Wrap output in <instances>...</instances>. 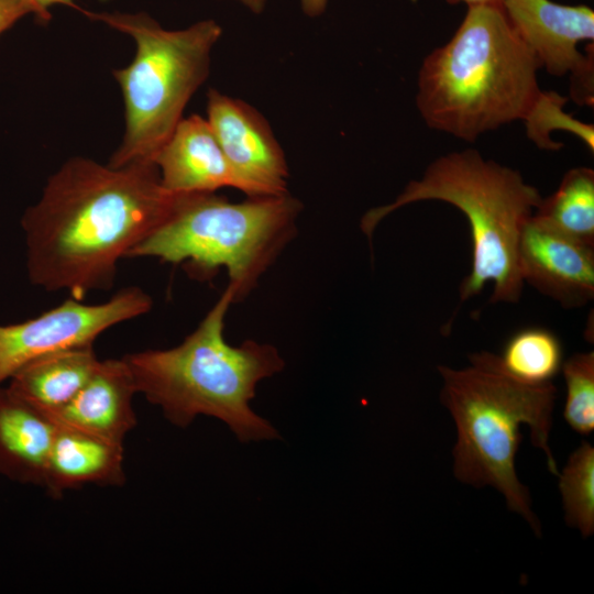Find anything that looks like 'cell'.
<instances>
[{"label": "cell", "instance_id": "6da1fadb", "mask_svg": "<svg viewBox=\"0 0 594 594\" xmlns=\"http://www.w3.org/2000/svg\"><path fill=\"white\" fill-rule=\"evenodd\" d=\"M176 195L152 162L68 160L22 218L30 280L78 300L111 288L119 260L164 220Z\"/></svg>", "mask_w": 594, "mask_h": 594}, {"label": "cell", "instance_id": "7a4b0ae2", "mask_svg": "<svg viewBox=\"0 0 594 594\" xmlns=\"http://www.w3.org/2000/svg\"><path fill=\"white\" fill-rule=\"evenodd\" d=\"M540 67L502 3L470 6L450 41L424 59L417 108L431 129L473 142L526 118L541 92Z\"/></svg>", "mask_w": 594, "mask_h": 594}, {"label": "cell", "instance_id": "3957f363", "mask_svg": "<svg viewBox=\"0 0 594 594\" xmlns=\"http://www.w3.org/2000/svg\"><path fill=\"white\" fill-rule=\"evenodd\" d=\"M232 302L228 285L182 343L133 352L123 359L136 393L160 407L172 425L186 428L204 415L224 422L243 443L278 439L277 430L250 407V402L257 384L282 372L285 362L270 343L227 342L224 319Z\"/></svg>", "mask_w": 594, "mask_h": 594}, {"label": "cell", "instance_id": "277c9868", "mask_svg": "<svg viewBox=\"0 0 594 594\" xmlns=\"http://www.w3.org/2000/svg\"><path fill=\"white\" fill-rule=\"evenodd\" d=\"M470 361L471 366L461 370L438 366L443 380L440 400L457 428L454 475L464 484L496 488L508 509L540 536L541 526L531 509L529 490L517 476L515 458L522 440L520 426L527 425L549 471L559 475L549 446L557 388L551 382L535 385L516 380L487 351L472 354Z\"/></svg>", "mask_w": 594, "mask_h": 594}, {"label": "cell", "instance_id": "5b68a950", "mask_svg": "<svg viewBox=\"0 0 594 594\" xmlns=\"http://www.w3.org/2000/svg\"><path fill=\"white\" fill-rule=\"evenodd\" d=\"M424 200L448 202L469 221L472 267L460 286V302L479 295L488 283H493L491 302H517L524 287L518 266L519 237L522 224L542 200L539 190L518 170L468 148L438 157L393 202L366 211L361 230L371 238L386 216Z\"/></svg>", "mask_w": 594, "mask_h": 594}, {"label": "cell", "instance_id": "8992f818", "mask_svg": "<svg viewBox=\"0 0 594 594\" xmlns=\"http://www.w3.org/2000/svg\"><path fill=\"white\" fill-rule=\"evenodd\" d=\"M301 204L289 193L231 202L216 193L177 194L164 220L128 254L182 265L190 277L229 275L244 299L296 237Z\"/></svg>", "mask_w": 594, "mask_h": 594}, {"label": "cell", "instance_id": "52a82bcc", "mask_svg": "<svg viewBox=\"0 0 594 594\" xmlns=\"http://www.w3.org/2000/svg\"><path fill=\"white\" fill-rule=\"evenodd\" d=\"M84 13L129 34L135 43L133 61L113 70L124 100L125 132L108 165L153 163L208 77L210 54L222 29L215 20H204L170 31L146 13Z\"/></svg>", "mask_w": 594, "mask_h": 594}, {"label": "cell", "instance_id": "ba28073f", "mask_svg": "<svg viewBox=\"0 0 594 594\" xmlns=\"http://www.w3.org/2000/svg\"><path fill=\"white\" fill-rule=\"evenodd\" d=\"M153 300L139 287H125L100 304L73 297L40 316L0 326V385L29 363L59 351L92 345L109 328L147 314Z\"/></svg>", "mask_w": 594, "mask_h": 594}, {"label": "cell", "instance_id": "9c48e42d", "mask_svg": "<svg viewBox=\"0 0 594 594\" xmlns=\"http://www.w3.org/2000/svg\"><path fill=\"white\" fill-rule=\"evenodd\" d=\"M512 26L552 76H571V96L579 105L593 103V44L587 55L578 50L593 42L594 11L550 0H502Z\"/></svg>", "mask_w": 594, "mask_h": 594}, {"label": "cell", "instance_id": "30bf717a", "mask_svg": "<svg viewBox=\"0 0 594 594\" xmlns=\"http://www.w3.org/2000/svg\"><path fill=\"white\" fill-rule=\"evenodd\" d=\"M207 120L233 176L248 197L287 194L288 166L268 122L249 103L210 89Z\"/></svg>", "mask_w": 594, "mask_h": 594}, {"label": "cell", "instance_id": "8fae6325", "mask_svg": "<svg viewBox=\"0 0 594 594\" xmlns=\"http://www.w3.org/2000/svg\"><path fill=\"white\" fill-rule=\"evenodd\" d=\"M521 278L564 308L583 307L594 297V246L570 238L534 215L518 243Z\"/></svg>", "mask_w": 594, "mask_h": 594}, {"label": "cell", "instance_id": "7c38bea8", "mask_svg": "<svg viewBox=\"0 0 594 594\" xmlns=\"http://www.w3.org/2000/svg\"><path fill=\"white\" fill-rule=\"evenodd\" d=\"M136 388L130 369L121 359L100 360L85 386L65 406L46 414L56 425L123 444L136 426L132 406Z\"/></svg>", "mask_w": 594, "mask_h": 594}, {"label": "cell", "instance_id": "4fadbf2b", "mask_svg": "<svg viewBox=\"0 0 594 594\" xmlns=\"http://www.w3.org/2000/svg\"><path fill=\"white\" fill-rule=\"evenodd\" d=\"M161 185L170 194L216 193L233 187V176L207 119H182L155 155Z\"/></svg>", "mask_w": 594, "mask_h": 594}, {"label": "cell", "instance_id": "5bb4252c", "mask_svg": "<svg viewBox=\"0 0 594 594\" xmlns=\"http://www.w3.org/2000/svg\"><path fill=\"white\" fill-rule=\"evenodd\" d=\"M56 428L45 413L0 385V473L44 488Z\"/></svg>", "mask_w": 594, "mask_h": 594}, {"label": "cell", "instance_id": "9a60e30c", "mask_svg": "<svg viewBox=\"0 0 594 594\" xmlns=\"http://www.w3.org/2000/svg\"><path fill=\"white\" fill-rule=\"evenodd\" d=\"M44 488L53 498L87 484L119 486L125 482L123 444L56 425Z\"/></svg>", "mask_w": 594, "mask_h": 594}, {"label": "cell", "instance_id": "2e32d148", "mask_svg": "<svg viewBox=\"0 0 594 594\" xmlns=\"http://www.w3.org/2000/svg\"><path fill=\"white\" fill-rule=\"evenodd\" d=\"M99 363L92 345L59 351L19 370L10 378L9 388L37 409L50 414L78 394Z\"/></svg>", "mask_w": 594, "mask_h": 594}, {"label": "cell", "instance_id": "e0dca14e", "mask_svg": "<svg viewBox=\"0 0 594 594\" xmlns=\"http://www.w3.org/2000/svg\"><path fill=\"white\" fill-rule=\"evenodd\" d=\"M534 216L548 227L594 246V172L575 167L541 200Z\"/></svg>", "mask_w": 594, "mask_h": 594}, {"label": "cell", "instance_id": "ac0fdd59", "mask_svg": "<svg viewBox=\"0 0 594 594\" xmlns=\"http://www.w3.org/2000/svg\"><path fill=\"white\" fill-rule=\"evenodd\" d=\"M504 370L527 384L550 383L563 364L558 337L543 328H526L513 334L498 356Z\"/></svg>", "mask_w": 594, "mask_h": 594}, {"label": "cell", "instance_id": "d6986e66", "mask_svg": "<svg viewBox=\"0 0 594 594\" xmlns=\"http://www.w3.org/2000/svg\"><path fill=\"white\" fill-rule=\"evenodd\" d=\"M559 487L565 522L583 538L594 531V448L583 442L569 458Z\"/></svg>", "mask_w": 594, "mask_h": 594}, {"label": "cell", "instance_id": "ffe728a7", "mask_svg": "<svg viewBox=\"0 0 594 594\" xmlns=\"http://www.w3.org/2000/svg\"><path fill=\"white\" fill-rule=\"evenodd\" d=\"M566 98L553 91H542L535 101L531 110L526 116L527 136L538 147L558 150L562 146L550 139V133L557 130H565L581 138L585 145L594 150L593 125L583 123L568 114L563 107Z\"/></svg>", "mask_w": 594, "mask_h": 594}, {"label": "cell", "instance_id": "44dd1931", "mask_svg": "<svg viewBox=\"0 0 594 594\" xmlns=\"http://www.w3.org/2000/svg\"><path fill=\"white\" fill-rule=\"evenodd\" d=\"M561 370L566 384L563 417L574 431L587 436L594 429V352L575 353Z\"/></svg>", "mask_w": 594, "mask_h": 594}, {"label": "cell", "instance_id": "7402d4cb", "mask_svg": "<svg viewBox=\"0 0 594 594\" xmlns=\"http://www.w3.org/2000/svg\"><path fill=\"white\" fill-rule=\"evenodd\" d=\"M29 13L34 14L29 0H0V35Z\"/></svg>", "mask_w": 594, "mask_h": 594}, {"label": "cell", "instance_id": "603a6c76", "mask_svg": "<svg viewBox=\"0 0 594 594\" xmlns=\"http://www.w3.org/2000/svg\"><path fill=\"white\" fill-rule=\"evenodd\" d=\"M34 9V14L40 22L46 23L51 19L50 9L55 4L77 8L74 0H29Z\"/></svg>", "mask_w": 594, "mask_h": 594}, {"label": "cell", "instance_id": "cb8c5ba5", "mask_svg": "<svg viewBox=\"0 0 594 594\" xmlns=\"http://www.w3.org/2000/svg\"><path fill=\"white\" fill-rule=\"evenodd\" d=\"M300 3L307 15L317 16L324 11L327 0H300Z\"/></svg>", "mask_w": 594, "mask_h": 594}, {"label": "cell", "instance_id": "d4e9b609", "mask_svg": "<svg viewBox=\"0 0 594 594\" xmlns=\"http://www.w3.org/2000/svg\"><path fill=\"white\" fill-rule=\"evenodd\" d=\"M246 7L251 12L260 14L263 12L266 0H237Z\"/></svg>", "mask_w": 594, "mask_h": 594}, {"label": "cell", "instance_id": "484cf974", "mask_svg": "<svg viewBox=\"0 0 594 594\" xmlns=\"http://www.w3.org/2000/svg\"><path fill=\"white\" fill-rule=\"evenodd\" d=\"M450 3H460L463 2L470 6H477V4H496L502 3V0H447Z\"/></svg>", "mask_w": 594, "mask_h": 594}]
</instances>
